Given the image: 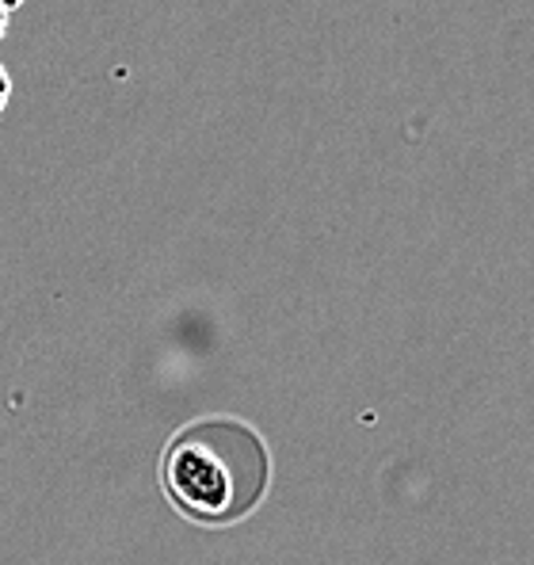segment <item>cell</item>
<instances>
[{
  "label": "cell",
  "mask_w": 534,
  "mask_h": 565,
  "mask_svg": "<svg viewBox=\"0 0 534 565\" xmlns=\"http://www.w3.org/2000/svg\"><path fill=\"white\" fill-rule=\"evenodd\" d=\"M8 104H12V77H8V70L0 65V119H4Z\"/></svg>",
  "instance_id": "7a4b0ae2"
},
{
  "label": "cell",
  "mask_w": 534,
  "mask_h": 565,
  "mask_svg": "<svg viewBox=\"0 0 534 565\" xmlns=\"http://www.w3.org/2000/svg\"><path fill=\"white\" fill-rule=\"evenodd\" d=\"M161 478L191 520L233 523L260 504L271 462L264 439L245 420L206 417L172 439Z\"/></svg>",
  "instance_id": "6da1fadb"
},
{
  "label": "cell",
  "mask_w": 534,
  "mask_h": 565,
  "mask_svg": "<svg viewBox=\"0 0 534 565\" xmlns=\"http://www.w3.org/2000/svg\"><path fill=\"white\" fill-rule=\"evenodd\" d=\"M12 4H15V0H0V39L8 35V20H12Z\"/></svg>",
  "instance_id": "3957f363"
}]
</instances>
